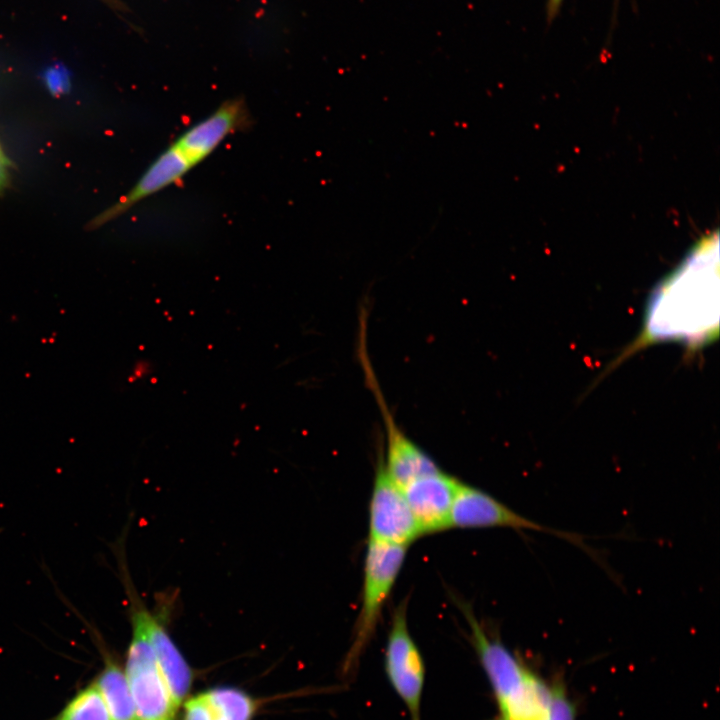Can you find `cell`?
Listing matches in <instances>:
<instances>
[{
    "label": "cell",
    "instance_id": "cell-1",
    "mask_svg": "<svg viewBox=\"0 0 720 720\" xmlns=\"http://www.w3.org/2000/svg\"><path fill=\"white\" fill-rule=\"evenodd\" d=\"M717 242L702 241L664 281L648 303L644 338L680 340L689 344L711 340L718 330Z\"/></svg>",
    "mask_w": 720,
    "mask_h": 720
},
{
    "label": "cell",
    "instance_id": "cell-2",
    "mask_svg": "<svg viewBox=\"0 0 720 720\" xmlns=\"http://www.w3.org/2000/svg\"><path fill=\"white\" fill-rule=\"evenodd\" d=\"M251 116L241 97L222 102L188 127L147 167L134 186L116 203L97 215L89 228H98L156 193L177 184L206 160L229 136L248 128Z\"/></svg>",
    "mask_w": 720,
    "mask_h": 720
},
{
    "label": "cell",
    "instance_id": "cell-3",
    "mask_svg": "<svg viewBox=\"0 0 720 720\" xmlns=\"http://www.w3.org/2000/svg\"><path fill=\"white\" fill-rule=\"evenodd\" d=\"M119 576L123 585L128 614L135 616L142 624L152 646L159 670L168 688L173 704L179 711L188 696L194 672L169 634L167 614L159 610L152 612L139 595L129 573L123 544L115 549Z\"/></svg>",
    "mask_w": 720,
    "mask_h": 720
},
{
    "label": "cell",
    "instance_id": "cell-4",
    "mask_svg": "<svg viewBox=\"0 0 720 720\" xmlns=\"http://www.w3.org/2000/svg\"><path fill=\"white\" fill-rule=\"evenodd\" d=\"M407 546L368 541L360 611L345 668H352L374 635L382 609L404 563Z\"/></svg>",
    "mask_w": 720,
    "mask_h": 720
},
{
    "label": "cell",
    "instance_id": "cell-5",
    "mask_svg": "<svg viewBox=\"0 0 720 720\" xmlns=\"http://www.w3.org/2000/svg\"><path fill=\"white\" fill-rule=\"evenodd\" d=\"M129 619L132 633L124 670L134 702V720H177L178 710L146 632L135 616L129 615Z\"/></svg>",
    "mask_w": 720,
    "mask_h": 720
},
{
    "label": "cell",
    "instance_id": "cell-6",
    "mask_svg": "<svg viewBox=\"0 0 720 720\" xmlns=\"http://www.w3.org/2000/svg\"><path fill=\"white\" fill-rule=\"evenodd\" d=\"M463 613L470 628L472 644L494 691L500 715L506 716L522 699L533 675L513 653L490 637L467 607Z\"/></svg>",
    "mask_w": 720,
    "mask_h": 720
},
{
    "label": "cell",
    "instance_id": "cell-7",
    "mask_svg": "<svg viewBox=\"0 0 720 720\" xmlns=\"http://www.w3.org/2000/svg\"><path fill=\"white\" fill-rule=\"evenodd\" d=\"M388 680L408 709L412 720H420L425 666L407 624L406 607L399 605L392 617L384 654Z\"/></svg>",
    "mask_w": 720,
    "mask_h": 720
},
{
    "label": "cell",
    "instance_id": "cell-8",
    "mask_svg": "<svg viewBox=\"0 0 720 720\" xmlns=\"http://www.w3.org/2000/svg\"><path fill=\"white\" fill-rule=\"evenodd\" d=\"M369 540L407 546L422 535L402 488L378 462L369 502Z\"/></svg>",
    "mask_w": 720,
    "mask_h": 720
},
{
    "label": "cell",
    "instance_id": "cell-9",
    "mask_svg": "<svg viewBox=\"0 0 720 720\" xmlns=\"http://www.w3.org/2000/svg\"><path fill=\"white\" fill-rule=\"evenodd\" d=\"M512 528L554 534L578 543L580 537L539 524L512 510L488 493L459 483L450 514V528Z\"/></svg>",
    "mask_w": 720,
    "mask_h": 720
},
{
    "label": "cell",
    "instance_id": "cell-10",
    "mask_svg": "<svg viewBox=\"0 0 720 720\" xmlns=\"http://www.w3.org/2000/svg\"><path fill=\"white\" fill-rule=\"evenodd\" d=\"M367 384L375 396L386 429V456L384 468L400 487L421 476L439 471L436 463L411 441L396 424L375 378L369 359L361 361Z\"/></svg>",
    "mask_w": 720,
    "mask_h": 720
},
{
    "label": "cell",
    "instance_id": "cell-11",
    "mask_svg": "<svg viewBox=\"0 0 720 720\" xmlns=\"http://www.w3.org/2000/svg\"><path fill=\"white\" fill-rule=\"evenodd\" d=\"M460 481L441 470L421 476L402 490L422 535L450 528V514Z\"/></svg>",
    "mask_w": 720,
    "mask_h": 720
},
{
    "label": "cell",
    "instance_id": "cell-12",
    "mask_svg": "<svg viewBox=\"0 0 720 720\" xmlns=\"http://www.w3.org/2000/svg\"><path fill=\"white\" fill-rule=\"evenodd\" d=\"M94 635L99 643L104 666L93 683L100 691L112 720H134V702L125 670L107 650L96 632H94Z\"/></svg>",
    "mask_w": 720,
    "mask_h": 720
},
{
    "label": "cell",
    "instance_id": "cell-13",
    "mask_svg": "<svg viewBox=\"0 0 720 720\" xmlns=\"http://www.w3.org/2000/svg\"><path fill=\"white\" fill-rule=\"evenodd\" d=\"M52 720H112L107 705L92 682L80 689Z\"/></svg>",
    "mask_w": 720,
    "mask_h": 720
},
{
    "label": "cell",
    "instance_id": "cell-14",
    "mask_svg": "<svg viewBox=\"0 0 720 720\" xmlns=\"http://www.w3.org/2000/svg\"><path fill=\"white\" fill-rule=\"evenodd\" d=\"M210 702L228 720H252L257 712V700L236 687H214L205 691Z\"/></svg>",
    "mask_w": 720,
    "mask_h": 720
},
{
    "label": "cell",
    "instance_id": "cell-15",
    "mask_svg": "<svg viewBox=\"0 0 720 720\" xmlns=\"http://www.w3.org/2000/svg\"><path fill=\"white\" fill-rule=\"evenodd\" d=\"M545 720H575V708L561 685L552 687V696Z\"/></svg>",
    "mask_w": 720,
    "mask_h": 720
},
{
    "label": "cell",
    "instance_id": "cell-16",
    "mask_svg": "<svg viewBox=\"0 0 720 720\" xmlns=\"http://www.w3.org/2000/svg\"><path fill=\"white\" fill-rule=\"evenodd\" d=\"M214 710L205 692L184 701L183 720H213Z\"/></svg>",
    "mask_w": 720,
    "mask_h": 720
},
{
    "label": "cell",
    "instance_id": "cell-17",
    "mask_svg": "<svg viewBox=\"0 0 720 720\" xmlns=\"http://www.w3.org/2000/svg\"><path fill=\"white\" fill-rule=\"evenodd\" d=\"M45 80H46L48 88L51 91H53L54 93L57 94L59 92L64 91L66 80L64 77V73L62 71H60L59 69H57V68L50 69L46 73Z\"/></svg>",
    "mask_w": 720,
    "mask_h": 720
},
{
    "label": "cell",
    "instance_id": "cell-18",
    "mask_svg": "<svg viewBox=\"0 0 720 720\" xmlns=\"http://www.w3.org/2000/svg\"><path fill=\"white\" fill-rule=\"evenodd\" d=\"M565 0H547L546 18L548 22H552L558 15Z\"/></svg>",
    "mask_w": 720,
    "mask_h": 720
},
{
    "label": "cell",
    "instance_id": "cell-19",
    "mask_svg": "<svg viewBox=\"0 0 720 720\" xmlns=\"http://www.w3.org/2000/svg\"><path fill=\"white\" fill-rule=\"evenodd\" d=\"M8 160L0 147V192L4 189L8 179Z\"/></svg>",
    "mask_w": 720,
    "mask_h": 720
},
{
    "label": "cell",
    "instance_id": "cell-20",
    "mask_svg": "<svg viewBox=\"0 0 720 720\" xmlns=\"http://www.w3.org/2000/svg\"><path fill=\"white\" fill-rule=\"evenodd\" d=\"M206 693V692H205ZM207 695V694H206ZM208 697V696H207ZM209 699V698H208ZM210 701V700H209ZM211 703V702H210ZM213 710H214V717L213 720H228L226 717H224L220 711H218L214 705L211 703Z\"/></svg>",
    "mask_w": 720,
    "mask_h": 720
},
{
    "label": "cell",
    "instance_id": "cell-21",
    "mask_svg": "<svg viewBox=\"0 0 720 720\" xmlns=\"http://www.w3.org/2000/svg\"><path fill=\"white\" fill-rule=\"evenodd\" d=\"M494 720H507V719H505V718H503V717L499 716V717H497V718H496V719H494Z\"/></svg>",
    "mask_w": 720,
    "mask_h": 720
}]
</instances>
